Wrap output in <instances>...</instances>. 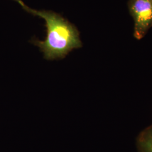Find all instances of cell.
<instances>
[{"label":"cell","instance_id":"obj_1","mask_svg":"<svg viewBox=\"0 0 152 152\" xmlns=\"http://www.w3.org/2000/svg\"><path fill=\"white\" fill-rule=\"evenodd\" d=\"M33 15L45 21L46 36L44 41L33 38L32 44L38 46L48 60L63 59L74 49L82 47L80 34L76 26L60 14L53 11L34 10Z\"/></svg>","mask_w":152,"mask_h":152},{"label":"cell","instance_id":"obj_2","mask_svg":"<svg viewBox=\"0 0 152 152\" xmlns=\"http://www.w3.org/2000/svg\"><path fill=\"white\" fill-rule=\"evenodd\" d=\"M128 8L134 22V36L140 40L152 27V0H129Z\"/></svg>","mask_w":152,"mask_h":152},{"label":"cell","instance_id":"obj_3","mask_svg":"<svg viewBox=\"0 0 152 152\" xmlns=\"http://www.w3.org/2000/svg\"><path fill=\"white\" fill-rule=\"evenodd\" d=\"M139 152H152V125L141 132L137 139Z\"/></svg>","mask_w":152,"mask_h":152},{"label":"cell","instance_id":"obj_4","mask_svg":"<svg viewBox=\"0 0 152 152\" xmlns=\"http://www.w3.org/2000/svg\"><path fill=\"white\" fill-rule=\"evenodd\" d=\"M13 1H15L16 2H18L20 5L22 6V7H23V9L25 10L26 11H27V12L28 13H31V8H30V7H28L26 5L23 1H22V0H13Z\"/></svg>","mask_w":152,"mask_h":152}]
</instances>
